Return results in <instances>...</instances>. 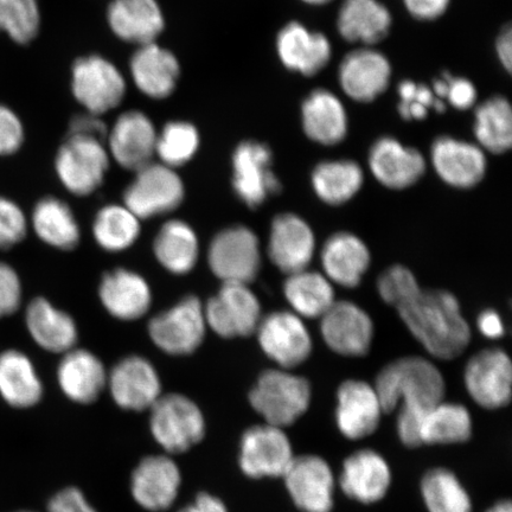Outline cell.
Returning <instances> with one entry per match:
<instances>
[{
  "instance_id": "57",
  "label": "cell",
  "mask_w": 512,
  "mask_h": 512,
  "mask_svg": "<svg viewBox=\"0 0 512 512\" xmlns=\"http://www.w3.org/2000/svg\"><path fill=\"white\" fill-rule=\"evenodd\" d=\"M486 512H512V505L510 501L499 502Z\"/></svg>"
},
{
  "instance_id": "9",
  "label": "cell",
  "mask_w": 512,
  "mask_h": 512,
  "mask_svg": "<svg viewBox=\"0 0 512 512\" xmlns=\"http://www.w3.org/2000/svg\"><path fill=\"white\" fill-rule=\"evenodd\" d=\"M206 328L201 300L188 296L171 309L153 317L149 323V335L165 354L188 356L201 347Z\"/></svg>"
},
{
  "instance_id": "31",
  "label": "cell",
  "mask_w": 512,
  "mask_h": 512,
  "mask_svg": "<svg viewBox=\"0 0 512 512\" xmlns=\"http://www.w3.org/2000/svg\"><path fill=\"white\" fill-rule=\"evenodd\" d=\"M99 297L111 316L126 322L145 316L152 303L151 288L146 280L124 268H117L102 277Z\"/></svg>"
},
{
  "instance_id": "45",
  "label": "cell",
  "mask_w": 512,
  "mask_h": 512,
  "mask_svg": "<svg viewBox=\"0 0 512 512\" xmlns=\"http://www.w3.org/2000/svg\"><path fill=\"white\" fill-rule=\"evenodd\" d=\"M42 23L38 0H0V32L21 46L36 40Z\"/></svg>"
},
{
  "instance_id": "3",
  "label": "cell",
  "mask_w": 512,
  "mask_h": 512,
  "mask_svg": "<svg viewBox=\"0 0 512 512\" xmlns=\"http://www.w3.org/2000/svg\"><path fill=\"white\" fill-rule=\"evenodd\" d=\"M311 386L305 377L285 369L264 371L249 393V402L265 424L285 428L297 422L311 403Z\"/></svg>"
},
{
  "instance_id": "58",
  "label": "cell",
  "mask_w": 512,
  "mask_h": 512,
  "mask_svg": "<svg viewBox=\"0 0 512 512\" xmlns=\"http://www.w3.org/2000/svg\"><path fill=\"white\" fill-rule=\"evenodd\" d=\"M300 2H303L311 6H324L326 4L334 2V0H300Z\"/></svg>"
},
{
  "instance_id": "59",
  "label": "cell",
  "mask_w": 512,
  "mask_h": 512,
  "mask_svg": "<svg viewBox=\"0 0 512 512\" xmlns=\"http://www.w3.org/2000/svg\"><path fill=\"white\" fill-rule=\"evenodd\" d=\"M17 512H34V511H17Z\"/></svg>"
},
{
  "instance_id": "15",
  "label": "cell",
  "mask_w": 512,
  "mask_h": 512,
  "mask_svg": "<svg viewBox=\"0 0 512 512\" xmlns=\"http://www.w3.org/2000/svg\"><path fill=\"white\" fill-rule=\"evenodd\" d=\"M292 501L303 512H331L336 479L325 459L315 454L294 457L285 475Z\"/></svg>"
},
{
  "instance_id": "33",
  "label": "cell",
  "mask_w": 512,
  "mask_h": 512,
  "mask_svg": "<svg viewBox=\"0 0 512 512\" xmlns=\"http://www.w3.org/2000/svg\"><path fill=\"white\" fill-rule=\"evenodd\" d=\"M25 325L38 347L54 354H66L78 342L74 319L46 298L31 300L25 310Z\"/></svg>"
},
{
  "instance_id": "29",
  "label": "cell",
  "mask_w": 512,
  "mask_h": 512,
  "mask_svg": "<svg viewBox=\"0 0 512 512\" xmlns=\"http://www.w3.org/2000/svg\"><path fill=\"white\" fill-rule=\"evenodd\" d=\"M336 24L344 41L373 47L390 34L393 16L380 0H343Z\"/></svg>"
},
{
  "instance_id": "10",
  "label": "cell",
  "mask_w": 512,
  "mask_h": 512,
  "mask_svg": "<svg viewBox=\"0 0 512 512\" xmlns=\"http://www.w3.org/2000/svg\"><path fill=\"white\" fill-rule=\"evenodd\" d=\"M270 147L256 140H245L233 153V189L239 200L255 209L267 198L279 194L281 184L272 170Z\"/></svg>"
},
{
  "instance_id": "46",
  "label": "cell",
  "mask_w": 512,
  "mask_h": 512,
  "mask_svg": "<svg viewBox=\"0 0 512 512\" xmlns=\"http://www.w3.org/2000/svg\"><path fill=\"white\" fill-rule=\"evenodd\" d=\"M398 94V111L403 120L420 121L426 119L431 110L438 113L446 111V102L437 98L432 88L424 83L403 80L399 83Z\"/></svg>"
},
{
  "instance_id": "39",
  "label": "cell",
  "mask_w": 512,
  "mask_h": 512,
  "mask_svg": "<svg viewBox=\"0 0 512 512\" xmlns=\"http://www.w3.org/2000/svg\"><path fill=\"white\" fill-rule=\"evenodd\" d=\"M284 293L299 317L322 318L336 302L331 281L323 274L307 270L288 275Z\"/></svg>"
},
{
  "instance_id": "5",
  "label": "cell",
  "mask_w": 512,
  "mask_h": 512,
  "mask_svg": "<svg viewBox=\"0 0 512 512\" xmlns=\"http://www.w3.org/2000/svg\"><path fill=\"white\" fill-rule=\"evenodd\" d=\"M150 411L152 437L170 456L189 451L206 435L207 424L201 408L187 396L162 395Z\"/></svg>"
},
{
  "instance_id": "49",
  "label": "cell",
  "mask_w": 512,
  "mask_h": 512,
  "mask_svg": "<svg viewBox=\"0 0 512 512\" xmlns=\"http://www.w3.org/2000/svg\"><path fill=\"white\" fill-rule=\"evenodd\" d=\"M25 130L21 118L10 107L0 104V156H12L22 149Z\"/></svg>"
},
{
  "instance_id": "21",
  "label": "cell",
  "mask_w": 512,
  "mask_h": 512,
  "mask_svg": "<svg viewBox=\"0 0 512 512\" xmlns=\"http://www.w3.org/2000/svg\"><path fill=\"white\" fill-rule=\"evenodd\" d=\"M182 486V472L170 454L142 460L131 477V494L140 507L151 512L168 510Z\"/></svg>"
},
{
  "instance_id": "14",
  "label": "cell",
  "mask_w": 512,
  "mask_h": 512,
  "mask_svg": "<svg viewBox=\"0 0 512 512\" xmlns=\"http://www.w3.org/2000/svg\"><path fill=\"white\" fill-rule=\"evenodd\" d=\"M157 128L143 111L121 113L108 130L106 147L121 168L138 171L156 156Z\"/></svg>"
},
{
  "instance_id": "26",
  "label": "cell",
  "mask_w": 512,
  "mask_h": 512,
  "mask_svg": "<svg viewBox=\"0 0 512 512\" xmlns=\"http://www.w3.org/2000/svg\"><path fill=\"white\" fill-rule=\"evenodd\" d=\"M316 239L309 224L294 214L274 217L268 255L288 275L307 270L315 254Z\"/></svg>"
},
{
  "instance_id": "16",
  "label": "cell",
  "mask_w": 512,
  "mask_h": 512,
  "mask_svg": "<svg viewBox=\"0 0 512 512\" xmlns=\"http://www.w3.org/2000/svg\"><path fill=\"white\" fill-rule=\"evenodd\" d=\"M256 332L262 351L281 369L296 368L311 355L309 330L296 313L273 312L261 319Z\"/></svg>"
},
{
  "instance_id": "43",
  "label": "cell",
  "mask_w": 512,
  "mask_h": 512,
  "mask_svg": "<svg viewBox=\"0 0 512 512\" xmlns=\"http://www.w3.org/2000/svg\"><path fill=\"white\" fill-rule=\"evenodd\" d=\"M421 495L428 512H472L469 494L450 470L428 471L421 480Z\"/></svg>"
},
{
  "instance_id": "56",
  "label": "cell",
  "mask_w": 512,
  "mask_h": 512,
  "mask_svg": "<svg viewBox=\"0 0 512 512\" xmlns=\"http://www.w3.org/2000/svg\"><path fill=\"white\" fill-rule=\"evenodd\" d=\"M496 55L501 66L511 74L512 69V29L505 27L497 36L495 43Z\"/></svg>"
},
{
  "instance_id": "48",
  "label": "cell",
  "mask_w": 512,
  "mask_h": 512,
  "mask_svg": "<svg viewBox=\"0 0 512 512\" xmlns=\"http://www.w3.org/2000/svg\"><path fill=\"white\" fill-rule=\"evenodd\" d=\"M23 287L14 267L0 261V319L14 316L21 307Z\"/></svg>"
},
{
  "instance_id": "54",
  "label": "cell",
  "mask_w": 512,
  "mask_h": 512,
  "mask_svg": "<svg viewBox=\"0 0 512 512\" xmlns=\"http://www.w3.org/2000/svg\"><path fill=\"white\" fill-rule=\"evenodd\" d=\"M178 512H229L226 504L219 497L202 492L194 501Z\"/></svg>"
},
{
  "instance_id": "41",
  "label": "cell",
  "mask_w": 512,
  "mask_h": 512,
  "mask_svg": "<svg viewBox=\"0 0 512 512\" xmlns=\"http://www.w3.org/2000/svg\"><path fill=\"white\" fill-rule=\"evenodd\" d=\"M363 181L361 166L354 160H328L312 172L313 189L330 206L350 201L361 190Z\"/></svg>"
},
{
  "instance_id": "34",
  "label": "cell",
  "mask_w": 512,
  "mask_h": 512,
  "mask_svg": "<svg viewBox=\"0 0 512 512\" xmlns=\"http://www.w3.org/2000/svg\"><path fill=\"white\" fill-rule=\"evenodd\" d=\"M325 277L343 287H356L361 283L370 265V252L366 243L350 233L330 236L322 249Z\"/></svg>"
},
{
  "instance_id": "4",
  "label": "cell",
  "mask_w": 512,
  "mask_h": 512,
  "mask_svg": "<svg viewBox=\"0 0 512 512\" xmlns=\"http://www.w3.org/2000/svg\"><path fill=\"white\" fill-rule=\"evenodd\" d=\"M70 91L83 111L104 117L123 104L127 81L117 64L106 56L89 54L73 62Z\"/></svg>"
},
{
  "instance_id": "24",
  "label": "cell",
  "mask_w": 512,
  "mask_h": 512,
  "mask_svg": "<svg viewBox=\"0 0 512 512\" xmlns=\"http://www.w3.org/2000/svg\"><path fill=\"white\" fill-rule=\"evenodd\" d=\"M383 407L374 386L361 380H348L337 392L336 425L345 438L362 440L379 428Z\"/></svg>"
},
{
  "instance_id": "55",
  "label": "cell",
  "mask_w": 512,
  "mask_h": 512,
  "mask_svg": "<svg viewBox=\"0 0 512 512\" xmlns=\"http://www.w3.org/2000/svg\"><path fill=\"white\" fill-rule=\"evenodd\" d=\"M478 329L482 335L491 339L501 338L504 335V324L501 316L494 310L480 313Z\"/></svg>"
},
{
  "instance_id": "50",
  "label": "cell",
  "mask_w": 512,
  "mask_h": 512,
  "mask_svg": "<svg viewBox=\"0 0 512 512\" xmlns=\"http://www.w3.org/2000/svg\"><path fill=\"white\" fill-rule=\"evenodd\" d=\"M446 81L445 102L458 111H467L477 104L478 92L475 85L466 78L443 74Z\"/></svg>"
},
{
  "instance_id": "38",
  "label": "cell",
  "mask_w": 512,
  "mask_h": 512,
  "mask_svg": "<svg viewBox=\"0 0 512 512\" xmlns=\"http://www.w3.org/2000/svg\"><path fill=\"white\" fill-rule=\"evenodd\" d=\"M472 435V419L467 408L459 403H435L422 415L420 441L422 445L465 443Z\"/></svg>"
},
{
  "instance_id": "37",
  "label": "cell",
  "mask_w": 512,
  "mask_h": 512,
  "mask_svg": "<svg viewBox=\"0 0 512 512\" xmlns=\"http://www.w3.org/2000/svg\"><path fill=\"white\" fill-rule=\"evenodd\" d=\"M153 253L166 271L185 275L194 270L200 245L194 229L187 222L171 220L160 227L153 242Z\"/></svg>"
},
{
  "instance_id": "12",
  "label": "cell",
  "mask_w": 512,
  "mask_h": 512,
  "mask_svg": "<svg viewBox=\"0 0 512 512\" xmlns=\"http://www.w3.org/2000/svg\"><path fill=\"white\" fill-rule=\"evenodd\" d=\"M203 309L209 328L223 338L251 336L261 322L259 300L245 284L223 283Z\"/></svg>"
},
{
  "instance_id": "1",
  "label": "cell",
  "mask_w": 512,
  "mask_h": 512,
  "mask_svg": "<svg viewBox=\"0 0 512 512\" xmlns=\"http://www.w3.org/2000/svg\"><path fill=\"white\" fill-rule=\"evenodd\" d=\"M377 288L384 302L398 310L403 323L433 357L453 360L470 344V325L452 293L424 290L414 274L401 265L383 272Z\"/></svg>"
},
{
  "instance_id": "40",
  "label": "cell",
  "mask_w": 512,
  "mask_h": 512,
  "mask_svg": "<svg viewBox=\"0 0 512 512\" xmlns=\"http://www.w3.org/2000/svg\"><path fill=\"white\" fill-rule=\"evenodd\" d=\"M473 132L483 151L502 155L512 145V110L510 102L502 95L491 96L478 105Z\"/></svg>"
},
{
  "instance_id": "35",
  "label": "cell",
  "mask_w": 512,
  "mask_h": 512,
  "mask_svg": "<svg viewBox=\"0 0 512 512\" xmlns=\"http://www.w3.org/2000/svg\"><path fill=\"white\" fill-rule=\"evenodd\" d=\"M0 396L9 406L27 409L42 400L43 384L34 363L21 350L0 354Z\"/></svg>"
},
{
  "instance_id": "28",
  "label": "cell",
  "mask_w": 512,
  "mask_h": 512,
  "mask_svg": "<svg viewBox=\"0 0 512 512\" xmlns=\"http://www.w3.org/2000/svg\"><path fill=\"white\" fill-rule=\"evenodd\" d=\"M392 484V471L380 453L361 450L345 459L339 485L344 494L363 504L382 501Z\"/></svg>"
},
{
  "instance_id": "36",
  "label": "cell",
  "mask_w": 512,
  "mask_h": 512,
  "mask_svg": "<svg viewBox=\"0 0 512 512\" xmlns=\"http://www.w3.org/2000/svg\"><path fill=\"white\" fill-rule=\"evenodd\" d=\"M31 226L37 238L50 247L73 251L79 246L81 233L78 221L60 198L44 197L38 201L32 210Z\"/></svg>"
},
{
  "instance_id": "25",
  "label": "cell",
  "mask_w": 512,
  "mask_h": 512,
  "mask_svg": "<svg viewBox=\"0 0 512 512\" xmlns=\"http://www.w3.org/2000/svg\"><path fill=\"white\" fill-rule=\"evenodd\" d=\"M431 160L438 176L453 188L476 187L485 176V152L478 145L464 140L447 136L435 139Z\"/></svg>"
},
{
  "instance_id": "32",
  "label": "cell",
  "mask_w": 512,
  "mask_h": 512,
  "mask_svg": "<svg viewBox=\"0 0 512 512\" xmlns=\"http://www.w3.org/2000/svg\"><path fill=\"white\" fill-rule=\"evenodd\" d=\"M107 371L93 352L72 349L64 354L57 381L64 395L80 405H89L100 398L107 387Z\"/></svg>"
},
{
  "instance_id": "13",
  "label": "cell",
  "mask_w": 512,
  "mask_h": 512,
  "mask_svg": "<svg viewBox=\"0 0 512 512\" xmlns=\"http://www.w3.org/2000/svg\"><path fill=\"white\" fill-rule=\"evenodd\" d=\"M393 67L388 57L373 47H360L344 56L338 67L339 86L358 104H371L387 91Z\"/></svg>"
},
{
  "instance_id": "2",
  "label": "cell",
  "mask_w": 512,
  "mask_h": 512,
  "mask_svg": "<svg viewBox=\"0 0 512 512\" xmlns=\"http://www.w3.org/2000/svg\"><path fill=\"white\" fill-rule=\"evenodd\" d=\"M384 413L396 408H430L445 398L443 374L424 357L399 358L384 367L374 384Z\"/></svg>"
},
{
  "instance_id": "20",
  "label": "cell",
  "mask_w": 512,
  "mask_h": 512,
  "mask_svg": "<svg viewBox=\"0 0 512 512\" xmlns=\"http://www.w3.org/2000/svg\"><path fill=\"white\" fill-rule=\"evenodd\" d=\"M275 50L287 70L307 78L316 76L328 67L332 57L329 37L323 32L311 31L297 21L287 23L280 29Z\"/></svg>"
},
{
  "instance_id": "8",
  "label": "cell",
  "mask_w": 512,
  "mask_h": 512,
  "mask_svg": "<svg viewBox=\"0 0 512 512\" xmlns=\"http://www.w3.org/2000/svg\"><path fill=\"white\" fill-rule=\"evenodd\" d=\"M208 264L223 283L251 284L261 266L258 236L243 226L221 230L210 243Z\"/></svg>"
},
{
  "instance_id": "52",
  "label": "cell",
  "mask_w": 512,
  "mask_h": 512,
  "mask_svg": "<svg viewBox=\"0 0 512 512\" xmlns=\"http://www.w3.org/2000/svg\"><path fill=\"white\" fill-rule=\"evenodd\" d=\"M48 512H98L78 488L63 489L50 499Z\"/></svg>"
},
{
  "instance_id": "22",
  "label": "cell",
  "mask_w": 512,
  "mask_h": 512,
  "mask_svg": "<svg viewBox=\"0 0 512 512\" xmlns=\"http://www.w3.org/2000/svg\"><path fill=\"white\" fill-rule=\"evenodd\" d=\"M320 332L328 347L339 355H367L374 337L373 320L354 303L335 302L322 317Z\"/></svg>"
},
{
  "instance_id": "11",
  "label": "cell",
  "mask_w": 512,
  "mask_h": 512,
  "mask_svg": "<svg viewBox=\"0 0 512 512\" xmlns=\"http://www.w3.org/2000/svg\"><path fill=\"white\" fill-rule=\"evenodd\" d=\"M294 457L284 428L262 424L248 428L242 435L239 464L249 478L283 477Z\"/></svg>"
},
{
  "instance_id": "17",
  "label": "cell",
  "mask_w": 512,
  "mask_h": 512,
  "mask_svg": "<svg viewBox=\"0 0 512 512\" xmlns=\"http://www.w3.org/2000/svg\"><path fill=\"white\" fill-rule=\"evenodd\" d=\"M465 386L473 401L485 409L509 405L512 364L507 352L486 349L473 356L465 368Z\"/></svg>"
},
{
  "instance_id": "19",
  "label": "cell",
  "mask_w": 512,
  "mask_h": 512,
  "mask_svg": "<svg viewBox=\"0 0 512 512\" xmlns=\"http://www.w3.org/2000/svg\"><path fill=\"white\" fill-rule=\"evenodd\" d=\"M128 70L133 85L151 100L171 98L182 78L178 57L158 42L137 47L128 63Z\"/></svg>"
},
{
  "instance_id": "7",
  "label": "cell",
  "mask_w": 512,
  "mask_h": 512,
  "mask_svg": "<svg viewBox=\"0 0 512 512\" xmlns=\"http://www.w3.org/2000/svg\"><path fill=\"white\" fill-rule=\"evenodd\" d=\"M184 196V184L175 169L150 163L136 171V177L124 192V202L139 220H149L176 210Z\"/></svg>"
},
{
  "instance_id": "42",
  "label": "cell",
  "mask_w": 512,
  "mask_h": 512,
  "mask_svg": "<svg viewBox=\"0 0 512 512\" xmlns=\"http://www.w3.org/2000/svg\"><path fill=\"white\" fill-rule=\"evenodd\" d=\"M140 220L125 206L111 204L96 214L93 235L96 243L107 252H123L140 235Z\"/></svg>"
},
{
  "instance_id": "47",
  "label": "cell",
  "mask_w": 512,
  "mask_h": 512,
  "mask_svg": "<svg viewBox=\"0 0 512 512\" xmlns=\"http://www.w3.org/2000/svg\"><path fill=\"white\" fill-rule=\"evenodd\" d=\"M28 219L11 198L0 196V249L14 248L27 236Z\"/></svg>"
},
{
  "instance_id": "30",
  "label": "cell",
  "mask_w": 512,
  "mask_h": 512,
  "mask_svg": "<svg viewBox=\"0 0 512 512\" xmlns=\"http://www.w3.org/2000/svg\"><path fill=\"white\" fill-rule=\"evenodd\" d=\"M306 137L320 145L341 144L349 131L347 110L328 89L318 88L306 96L300 108Z\"/></svg>"
},
{
  "instance_id": "53",
  "label": "cell",
  "mask_w": 512,
  "mask_h": 512,
  "mask_svg": "<svg viewBox=\"0 0 512 512\" xmlns=\"http://www.w3.org/2000/svg\"><path fill=\"white\" fill-rule=\"evenodd\" d=\"M402 3L416 21L433 22L446 14L451 0H402Z\"/></svg>"
},
{
  "instance_id": "51",
  "label": "cell",
  "mask_w": 512,
  "mask_h": 512,
  "mask_svg": "<svg viewBox=\"0 0 512 512\" xmlns=\"http://www.w3.org/2000/svg\"><path fill=\"white\" fill-rule=\"evenodd\" d=\"M108 127L101 115L83 111L69 121L68 136L87 137L106 143Z\"/></svg>"
},
{
  "instance_id": "6",
  "label": "cell",
  "mask_w": 512,
  "mask_h": 512,
  "mask_svg": "<svg viewBox=\"0 0 512 512\" xmlns=\"http://www.w3.org/2000/svg\"><path fill=\"white\" fill-rule=\"evenodd\" d=\"M108 169L110 153L100 140L67 136L56 153V174L75 196L92 195L104 183Z\"/></svg>"
},
{
  "instance_id": "44",
  "label": "cell",
  "mask_w": 512,
  "mask_h": 512,
  "mask_svg": "<svg viewBox=\"0 0 512 512\" xmlns=\"http://www.w3.org/2000/svg\"><path fill=\"white\" fill-rule=\"evenodd\" d=\"M201 136L197 127L185 120H171L157 134L156 156L171 169L190 162L200 150Z\"/></svg>"
},
{
  "instance_id": "18",
  "label": "cell",
  "mask_w": 512,
  "mask_h": 512,
  "mask_svg": "<svg viewBox=\"0 0 512 512\" xmlns=\"http://www.w3.org/2000/svg\"><path fill=\"white\" fill-rule=\"evenodd\" d=\"M107 388L113 401L125 411H146L162 396L156 368L140 356H128L115 364L107 375Z\"/></svg>"
},
{
  "instance_id": "23",
  "label": "cell",
  "mask_w": 512,
  "mask_h": 512,
  "mask_svg": "<svg viewBox=\"0 0 512 512\" xmlns=\"http://www.w3.org/2000/svg\"><path fill=\"white\" fill-rule=\"evenodd\" d=\"M106 22L118 40L136 47L158 42L166 28L158 0H111Z\"/></svg>"
},
{
  "instance_id": "27",
  "label": "cell",
  "mask_w": 512,
  "mask_h": 512,
  "mask_svg": "<svg viewBox=\"0 0 512 512\" xmlns=\"http://www.w3.org/2000/svg\"><path fill=\"white\" fill-rule=\"evenodd\" d=\"M369 166L384 187L402 190L412 187L424 176L426 160L414 147L403 145L392 137H383L371 146Z\"/></svg>"
}]
</instances>
